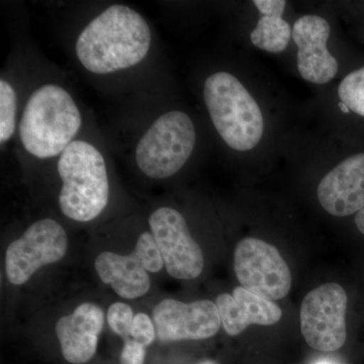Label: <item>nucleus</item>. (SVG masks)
Returning <instances> with one entry per match:
<instances>
[{
  "label": "nucleus",
  "mask_w": 364,
  "mask_h": 364,
  "mask_svg": "<svg viewBox=\"0 0 364 364\" xmlns=\"http://www.w3.org/2000/svg\"><path fill=\"white\" fill-rule=\"evenodd\" d=\"M152 46V31L136 9L112 4L79 33L75 53L79 63L95 75H109L142 63Z\"/></svg>",
  "instance_id": "1"
},
{
  "label": "nucleus",
  "mask_w": 364,
  "mask_h": 364,
  "mask_svg": "<svg viewBox=\"0 0 364 364\" xmlns=\"http://www.w3.org/2000/svg\"><path fill=\"white\" fill-rule=\"evenodd\" d=\"M83 119L70 92L57 83H45L26 100L18 138L26 154L39 160L58 158L77 139Z\"/></svg>",
  "instance_id": "2"
},
{
  "label": "nucleus",
  "mask_w": 364,
  "mask_h": 364,
  "mask_svg": "<svg viewBox=\"0 0 364 364\" xmlns=\"http://www.w3.org/2000/svg\"><path fill=\"white\" fill-rule=\"evenodd\" d=\"M57 159L60 210L72 221L97 219L109 205L111 191L105 155L95 144L76 139Z\"/></svg>",
  "instance_id": "3"
},
{
  "label": "nucleus",
  "mask_w": 364,
  "mask_h": 364,
  "mask_svg": "<svg viewBox=\"0 0 364 364\" xmlns=\"http://www.w3.org/2000/svg\"><path fill=\"white\" fill-rule=\"evenodd\" d=\"M203 100L218 134L236 151L253 149L264 131L259 105L238 78L215 72L203 85Z\"/></svg>",
  "instance_id": "4"
},
{
  "label": "nucleus",
  "mask_w": 364,
  "mask_h": 364,
  "mask_svg": "<svg viewBox=\"0 0 364 364\" xmlns=\"http://www.w3.org/2000/svg\"><path fill=\"white\" fill-rule=\"evenodd\" d=\"M193 119L182 111L165 112L140 136L134 150L138 169L151 179L169 178L181 171L195 150Z\"/></svg>",
  "instance_id": "5"
},
{
  "label": "nucleus",
  "mask_w": 364,
  "mask_h": 364,
  "mask_svg": "<svg viewBox=\"0 0 364 364\" xmlns=\"http://www.w3.org/2000/svg\"><path fill=\"white\" fill-rule=\"evenodd\" d=\"M67 249L68 237L61 224L49 218L33 223L6 249L7 280L23 286L40 268L61 260Z\"/></svg>",
  "instance_id": "6"
},
{
  "label": "nucleus",
  "mask_w": 364,
  "mask_h": 364,
  "mask_svg": "<svg viewBox=\"0 0 364 364\" xmlns=\"http://www.w3.org/2000/svg\"><path fill=\"white\" fill-rule=\"evenodd\" d=\"M347 294L335 282L313 289L303 299L301 330L306 343L322 352L338 350L346 342Z\"/></svg>",
  "instance_id": "7"
},
{
  "label": "nucleus",
  "mask_w": 364,
  "mask_h": 364,
  "mask_svg": "<svg viewBox=\"0 0 364 364\" xmlns=\"http://www.w3.org/2000/svg\"><path fill=\"white\" fill-rule=\"evenodd\" d=\"M234 268L241 287L261 298L277 301L291 291V270L277 249L267 242L245 238L237 244Z\"/></svg>",
  "instance_id": "8"
},
{
  "label": "nucleus",
  "mask_w": 364,
  "mask_h": 364,
  "mask_svg": "<svg viewBox=\"0 0 364 364\" xmlns=\"http://www.w3.org/2000/svg\"><path fill=\"white\" fill-rule=\"evenodd\" d=\"M149 227L170 277L181 280L200 277L205 267L203 251L178 210L158 208L150 215Z\"/></svg>",
  "instance_id": "9"
},
{
  "label": "nucleus",
  "mask_w": 364,
  "mask_h": 364,
  "mask_svg": "<svg viewBox=\"0 0 364 364\" xmlns=\"http://www.w3.org/2000/svg\"><path fill=\"white\" fill-rule=\"evenodd\" d=\"M153 322L161 342L208 339L222 325L217 305L208 299L189 304L163 299L153 310Z\"/></svg>",
  "instance_id": "10"
},
{
  "label": "nucleus",
  "mask_w": 364,
  "mask_h": 364,
  "mask_svg": "<svg viewBox=\"0 0 364 364\" xmlns=\"http://www.w3.org/2000/svg\"><path fill=\"white\" fill-rule=\"evenodd\" d=\"M329 23L314 14L301 16L294 23L293 39L298 47L296 63L301 77L315 85H325L338 73V63L327 48Z\"/></svg>",
  "instance_id": "11"
},
{
  "label": "nucleus",
  "mask_w": 364,
  "mask_h": 364,
  "mask_svg": "<svg viewBox=\"0 0 364 364\" xmlns=\"http://www.w3.org/2000/svg\"><path fill=\"white\" fill-rule=\"evenodd\" d=\"M318 200L330 215L347 217L364 208V153L346 158L320 181Z\"/></svg>",
  "instance_id": "12"
},
{
  "label": "nucleus",
  "mask_w": 364,
  "mask_h": 364,
  "mask_svg": "<svg viewBox=\"0 0 364 364\" xmlns=\"http://www.w3.org/2000/svg\"><path fill=\"white\" fill-rule=\"evenodd\" d=\"M104 323V311L92 303L81 304L73 313L60 318L55 332L65 360L72 364L88 363L97 353Z\"/></svg>",
  "instance_id": "13"
},
{
  "label": "nucleus",
  "mask_w": 364,
  "mask_h": 364,
  "mask_svg": "<svg viewBox=\"0 0 364 364\" xmlns=\"http://www.w3.org/2000/svg\"><path fill=\"white\" fill-rule=\"evenodd\" d=\"M225 331L230 336H237L256 324L272 326L282 318V309L272 301L254 294L238 287L233 294H220L215 299Z\"/></svg>",
  "instance_id": "14"
},
{
  "label": "nucleus",
  "mask_w": 364,
  "mask_h": 364,
  "mask_svg": "<svg viewBox=\"0 0 364 364\" xmlns=\"http://www.w3.org/2000/svg\"><path fill=\"white\" fill-rule=\"evenodd\" d=\"M95 268L100 280L122 298L138 299L149 291V274L134 253L122 255L105 251L95 259Z\"/></svg>",
  "instance_id": "15"
},
{
  "label": "nucleus",
  "mask_w": 364,
  "mask_h": 364,
  "mask_svg": "<svg viewBox=\"0 0 364 364\" xmlns=\"http://www.w3.org/2000/svg\"><path fill=\"white\" fill-rule=\"evenodd\" d=\"M261 18L251 33V42L255 47L269 53L286 49L293 35L291 26L282 18L287 1L284 0H255Z\"/></svg>",
  "instance_id": "16"
},
{
  "label": "nucleus",
  "mask_w": 364,
  "mask_h": 364,
  "mask_svg": "<svg viewBox=\"0 0 364 364\" xmlns=\"http://www.w3.org/2000/svg\"><path fill=\"white\" fill-rule=\"evenodd\" d=\"M18 97L13 83L0 79V144L4 146L16 135L18 127Z\"/></svg>",
  "instance_id": "17"
},
{
  "label": "nucleus",
  "mask_w": 364,
  "mask_h": 364,
  "mask_svg": "<svg viewBox=\"0 0 364 364\" xmlns=\"http://www.w3.org/2000/svg\"><path fill=\"white\" fill-rule=\"evenodd\" d=\"M338 97L349 111L364 117V67L351 72L341 81Z\"/></svg>",
  "instance_id": "18"
},
{
  "label": "nucleus",
  "mask_w": 364,
  "mask_h": 364,
  "mask_svg": "<svg viewBox=\"0 0 364 364\" xmlns=\"http://www.w3.org/2000/svg\"><path fill=\"white\" fill-rule=\"evenodd\" d=\"M133 253L147 272L157 273L164 267L161 253L151 232L140 235Z\"/></svg>",
  "instance_id": "19"
},
{
  "label": "nucleus",
  "mask_w": 364,
  "mask_h": 364,
  "mask_svg": "<svg viewBox=\"0 0 364 364\" xmlns=\"http://www.w3.org/2000/svg\"><path fill=\"white\" fill-rule=\"evenodd\" d=\"M133 310L124 303H114L107 311V322L112 331L124 340L130 338L132 323H133Z\"/></svg>",
  "instance_id": "20"
},
{
  "label": "nucleus",
  "mask_w": 364,
  "mask_h": 364,
  "mask_svg": "<svg viewBox=\"0 0 364 364\" xmlns=\"http://www.w3.org/2000/svg\"><path fill=\"white\" fill-rule=\"evenodd\" d=\"M130 337L143 346H149L157 338L156 328L149 316L144 313L136 314L132 323Z\"/></svg>",
  "instance_id": "21"
},
{
  "label": "nucleus",
  "mask_w": 364,
  "mask_h": 364,
  "mask_svg": "<svg viewBox=\"0 0 364 364\" xmlns=\"http://www.w3.org/2000/svg\"><path fill=\"white\" fill-rule=\"evenodd\" d=\"M145 358V346L132 338L124 340L123 350L119 356L121 364H144Z\"/></svg>",
  "instance_id": "22"
},
{
  "label": "nucleus",
  "mask_w": 364,
  "mask_h": 364,
  "mask_svg": "<svg viewBox=\"0 0 364 364\" xmlns=\"http://www.w3.org/2000/svg\"><path fill=\"white\" fill-rule=\"evenodd\" d=\"M355 225L359 232L364 235V208L356 214Z\"/></svg>",
  "instance_id": "23"
},
{
  "label": "nucleus",
  "mask_w": 364,
  "mask_h": 364,
  "mask_svg": "<svg viewBox=\"0 0 364 364\" xmlns=\"http://www.w3.org/2000/svg\"><path fill=\"white\" fill-rule=\"evenodd\" d=\"M339 107L343 112H347V114H348V112H350V111H349V109H347V107H345V105L342 104V102H339Z\"/></svg>",
  "instance_id": "24"
},
{
  "label": "nucleus",
  "mask_w": 364,
  "mask_h": 364,
  "mask_svg": "<svg viewBox=\"0 0 364 364\" xmlns=\"http://www.w3.org/2000/svg\"><path fill=\"white\" fill-rule=\"evenodd\" d=\"M198 364H217V363H214V361H212V360H205V361H203V363H200Z\"/></svg>",
  "instance_id": "25"
},
{
  "label": "nucleus",
  "mask_w": 364,
  "mask_h": 364,
  "mask_svg": "<svg viewBox=\"0 0 364 364\" xmlns=\"http://www.w3.org/2000/svg\"><path fill=\"white\" fill-rule=\"evenodd\" d=\"M317 364H331V363H327V361H322V363H318Z\"/></svg>",
  "instance_id": "26"
}]
</instances>
